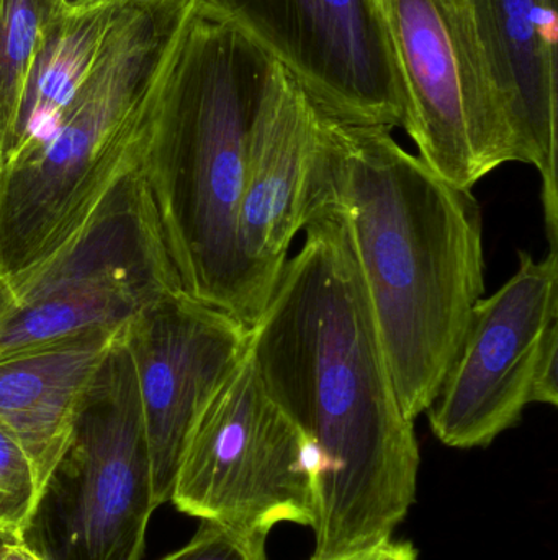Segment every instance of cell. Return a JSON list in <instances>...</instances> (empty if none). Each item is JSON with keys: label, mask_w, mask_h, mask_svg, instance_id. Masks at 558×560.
Masks as SVG:
<instances>
[{"label": "cell", "mask_w": 558, "mask_h": 560, "mask_svg": "<svg viewBox=\"0 0 558 560\" xmlns=\"http://www.w3.org/2000/svg\"><path fill=\"white\" fill-rule=\"evenodd\" d=\"M558 252L520 266L472 310L461 351L428 408L432 433L455 450L487 447L526 407H557Z\"/></svg>", "instance_id": "9c48e42d"}, {"label": "cell", "mask_w": 558, "mask_h": 560, "mask_svg": "<svg viewBox=\"0 0 558 560\" xmlns=\"http://www.w3.org/2000/svg\"><path fill=\"white\" fill-rule=\"evenodd\" d=\"M0 560H43L15 536L0 535Z\"/></svg>", "instance_id": "ffe728a7"}, {"label": "cell", "mask_w": 558, "mask_h": 560, "mask_svg": "<svg viewBox=\"0 0 558 560\" xmlns=\"http://www.w3.org/2000/svg\"><path fill=\"white\" fill-rule=\"evenodd\" d=\"M268 536L202 522L193 538L161 560H268Z\"/></svg>", "instance_id": "ac0fdd59"}, {"label": "cell", "mask_w": 558, "mask_h": 560, "mask_svg": "<svg viewBox=\"0 0 558 560\" xmlns=\"http://www.w3.org/2000/svg\"><path fill=\"white\" fill-rule=\"evenodd\" d=\"M317 470L313 444L269 395L248 346L190 430L170 502L256 535L281 523L313 528Z\"/></svg>", "instance_id": "52a82bcc"}, {"label": "cell", "mask_w": 558, "mask_h": 560, "mask_svg": "<svg viewBox=\"0 0 558 560\" xmlns=\"http://www.w3.org/2000/svg\"><path fill=\"white\" fill-rule=\"evenodd\" d=\"M373 2H376V3H377V0H373Z\"/></svg>", "instance_id": "7402d4cb"}, {"label": "cell", "mask_w": 558, "mask_h": 560, "mask_svg": "<svg viewBox=\"0 0 558 560\" xmlns=\"http://www.w3.org/2000/svg\"><path fill=\"white\" fill-rule=\"evenodd\" d=\"M166 167L161 158L68 245L0 278V359L128 325L161 300L189 293Z\"/></svg>", "instance_id": "5b68a950"}, {"label": "cell", "mask_w": 558, "mask_h": 560, "mask_svg": "<svg viewBox=\"0 0 558 560\" xmlns=\"http://www.w3.org/2000/svg\"><path fill=\"white\" fill-rule=\"evenodd\" d=\"M62 12H84V10L94 9L102 3L110 2V0H56Z\"/></svg>", "instance_id": "44dd1931"}, {"label": "cell", "mask_w": 558, "mask_h": 560, "mask_svg": "<svg viewBox=\"0 0 558 560\" xmlns=\"http://www.w3.org/2000/svg\"><path fill=\"white\" fill-rule=\"evenodd\" d=\"M127 338L108 355L19 539L43 560H141L156 512Z\"/></svg>", "instance_id": "8992f818"}, {"label": "cell", "mask_w": 558, "mask_h": 560, "mask_svg": "<svg viewBox=\"0 0 558 560\" xmlns=\"http://www.w3.org/2000/svg\"><path fill=\"white\" fill-rule=\"evenodd\" d=\"M408 95L406 133L438 176L472 190L518 161L468 0H377Z\"/></svg>", "instance_id": "ba28073f"}, {"label": "cell", "mask_w": 558, "mask_h": 560, "mask_svg": "<svg viewBox=\"0 0 558 560\" xmlns=\"http://www.w3.org/2000/svg\"><path fill=\"white\" fill-rule=\"evenodd\" d=\"M61 12L56 0H0V170L33 59L49 23Z\"/></svg>", "instance_id": "2e32d148"}, {"label": "cell", "mask_w": 558, "mask_h": 560, "mask_svg": "<svg viewBox=\"0 0 558 560\" xmlns=\"http://www.w3.org/2000/svg\"><path fill=\"white\" fill-rule=\"evenodd\" d=\"M249 351L269 395L317 451L311 559L390 541L416 500L418 440L330 194L251 326Z\"/></svg>", "instance_id": "6da1fadb"}, {"label": "cell", "mask_w": 558, "mask_h": 560, "mask_svg": "<svg viewBox=\"0 0 558 560\" xmlns=\"http://www.w3.org/2000/svg\"><path fill=\"white\" fill-rule=\"evenodd\" d=\"M0 535H2V533H0ZM3 536H5V535H3Z\"/></svg>", "instance_id": "603a6c76"}, {"label": "cell", "mask_w": 558, "mask_h": 560, "mask_svg": "<svg viewBox=\"0 0 558 560\" xmlns=\"http://www.w3.org/2000/svg\"><path fill=\"white\" fill-rule=\"evenodd\" d=\"M161 62L167 166L187 292L251 328L239 203L249 135L274 58L213 0H190Z\"/></svg>", "instance_id": "277c9868"}, {"label": "cell", "mask_w": 558, "mask_h": 560, "mask_svg": "<svg viewBox=\"0 0 558 560\" xmlns=\"http://www.w3.org/2000/svg\"><path fill=\"white\" fill-rule=\"evenodd\" d=\"M123 2L110 0L84 12H61L49 23L26 78L2 170L41 143L55 127L91 72Z\"/></svg>", "instance_id": "9a60e30c"}, {"label": "cell", "mask_w": 558, "mask_h": 560, "mask_svg": "<svg viewBox=\"0 0 558 560\" xmlns=\"http://www.w3.org/2000/svg\"><path fill=\"white\" fill-rule=\"evenodd\" d=\"M327 190L343 212L403 413L415 423L438 397L485 293L480 206L390 128L334 115Z\"/></svg>", "instance_id": "7a4b0ae2"}, {"label": "cell", "mask_w": 558, "mask_h": 560, "mask_svg": "<svg viewBox=\"0 0 558 560\" xmlns=\"http://www.w3.org/2000/svg\"><path fill=\"white\" fill-rule=\"evenodd\" d=\"M558 0H468L518 161L536 167L550 249L558 252Z\"/></svg>", "instance_id": "4fadbf2b"}, {"label": "cell", "mask_w": 558, "mask_h": 560, "mask_svg": "<svg viewBox=\"0 0 558 560\" xmlns=\"http://www.w3.org/2000/svg\"><path fill=\"white\" fill-rule=\"evenodd\" d=\"M35 470L19 441L0 427V533L19 538L38 500Z\"/></svg>", "instance_id": "e0dca14e"}, {"label": "cell", "mask_w": 558, "mask_h": 560, "mask_svg": "<svg viewBox=\"0 0 558 560\" xmlns=\"http://www.w3.org/2000/svg\"><path fill=\"white\" fill-rule=\"evenodd\" d=\"M249 339L241 319L189 293L161 300L128 328L156 509L170 502L190 430Z\"/></svg>", "instance_id": "7c38bea8"}, {"label": "cell", "mask_w": 558, "mask_h": 560, "mask_svg": "<svg viewBox=\"0 0 558 560\" xmlns=\"http://www.w3.org/2000/svg\"><path fill=\"white\" fill-rule=\"evenodd\" d=\"M131 323L0 359V427L25 451L39 492L68 450L85 395Z\"/></svg>", "instance_id": "5bb4252c"}, {"label": "cell", "mask_w": 558, "mask_h": 560, "mask_svg": "<svg viewBox=\"0 0 558 560\" xmlns=\"http://www.w3.org/2000/svg\"><path fill=\"white\" fill-rule=\"evenodd\" d=\"M331 117L274 59L249 135L238 217L252 325L317 207L327 179Z\"/></svg>", "instance_id": "8fae6325"}, {"label": "cell", "mask_w": 558, "mask_h": 560, "mask_svg": "<svg viewBox=\"0 0 558 560\" xmlns=\"http://www.w3.org/2000/svg\"><path fill=\"white\" fill-rule=\"evenodd\" d=\"M317 560V559H310ZM333 560H418V549L409 541H390L347 558Z\"/></svg>", "instance_id": "d6986e66"}, {"label": "cell", "mask_w": 558, "mask_h": 560, "mask_svg": "<svg viewBox=\"0 0 558 560\" xmlns=\"http://www.w3.org/2000/svg\"><path fill=\"white\" fill-rule=\"evenodd\" d=\"M341 120L408 125V95L373 0H213Z\"/></svg>", "instance_id": "30bf717a"}, {"label": "cell", "mask_w": 558, "mask_h": 560, "mask_svg": "<svg viewBox=\"0 0 558 560\" xmlns=\"http://www.w3.org/2000/svg\"><path fill=\"white\" fill-rule=\"evenodd\" d=\"M190 0H124L45 140L0 173V278L74 240L163 154L161 56Z\"/></svg>", "instance_id": "3957f363"}]
</instances>
